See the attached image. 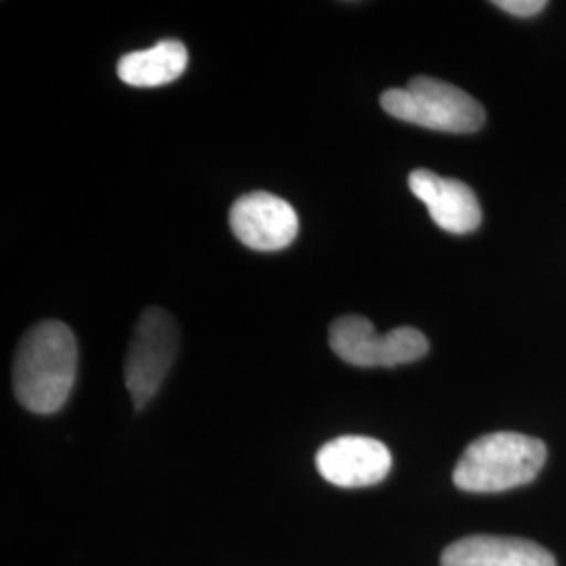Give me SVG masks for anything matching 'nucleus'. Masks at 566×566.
<instances>
[{"label": "nucleus", "instance_id": "nucleus-1", "mask_svg": "<svg viewBox=\"0 0 566 566\" xmlns=\"http://www.w3.org/2000/svg\"><path fill=\"white\" fill-rule=\"evenodd\" d=\"M76 371L78 344L72 329L61 322L36 324L15 353V397L32 413H57L74 390Z\"/></svg>", "mask_w": 566, "mask_h": 566}, {"label": "nucleus", "instance_id": "nucleus-2", "mask_svg": "<svg viewBox=\"0 0 566 566\" xmlns=\"http://www.w3.org/2000/svg\"><path fill=\"white\" fill-rule=\"evenodd\" d=\"M546 460L544 441L521 432H491L465 449L453 483L465 493H502L533 483Z\"/></svg>", "mask_w": 566, "mask_h": 566}, {"label": "nucleus", "instance_id": "nucleus-3", "mask_svg": "<svg viewBox=\"0 0 566 566\" xmlns=\"http://www.w3.org/2000/svg\"><path fill=\"white\" fill-rule=\"evenodd\" d=\"M380 105L397 120L453 135L476 133L485 124L481 103L462 88L430 76H416L405 88H388Z\"/></svg>", "mask_w": 566, "mask_h": 566}, {"label": "nucleus", "instance_id": "nucleus-4", "mask_svg": "<svg viewBox=\"0 0 566 566\" xmlns=\"http://www.w3.org/2000/svg\"><path fill=\"white\" fill-rule=\"evenodd\" d=\"M179 350V329L175 319L158 306L143 311L124 361V385L135 409L158 395Z\"/></svg>", "mask_w": 566, "mask_h": 566}, {"label": "nucleus", "instance_id": "nucleus-5", "mask_svg": "<svg viewBox=\"0 0 566 566\" xmlns=\"http://www.w3.org/2000/svg\"><path fill=\"white\" fill-rule=\"evenodd\" d=\"M329 346L344 364L355 367H397L422 359L430 344L416 327H397L378 334L359 315H344L329 327Z\"/></svg>", "mask_w": 566, "mask_h": 566}, {"label": "nucleus", "instance_id": "nucleus-6", "mask_svg": "<svg viewBox=\"0 0 566 566\" xmlns=\"http://www.w3.org/2000/svg\"><path fill=\"white\" fill-rule=\"evenodd\" d=\"M229 223L243 245L259 252L283 250L298 235L296 210L266 191L242 196L229 212Z\"/></svg>", "mask_w": 566, "mask_h": 566}, {"label": "nucleus", "instance_id": "nucleus-7", "mask_svg": "<svg viewBox=\"0 0 566 566\" xmlns=\"http://www.w3.org/2000/svg\"><path fill=\"white\" fill-rule=\"evenodd\" d=\"M315 464L327 483L359 489L382 483L392 468V455L382 441L348 434L325 443Z\"/></svg>", "mask_w": 566, "mask_h": 566}, {"label": "nucleus", "instance_id": "nucleus-8", "mask_svg": "<svg viewBox=\"0 0 566 566\" xmlns=\"http://www.w3.org/2000/svg\"><path fill=\"white\" fill-rule=\"evenodd\" d=\"M409 189L426 203L432 221L447 233H472L483 221L476 193L465 182L447 179L430 170H413L409 175Z\"/></svg>", "mask_w": 566, "mask_h": 566}, {"label": "nucleus", "instance_id": "nucleus-9", "mask_svg": "<svg viewBox=\"0 0 566 566\" xmlns=\"http://www.w3.org/2000/svg\"><path fill=\"white\" fill-rule=\"evenodd\" d=\"M441 566H556V560L528 539L472 535L446 547Z\"/></svg>", "mask_w": 566, "mask_h": 566}, {"label": "nucleus", "instance_id": "nucleus-10", "mask_svg": "<svg viewBox=\"0 0 566 566\" xmlns=\"http://www.w3.org/2000/svg\"><path fill=\"white\" fill-rule=\"evenodd\" d=\"M189 53L179 41H160L151 49L128 53L118 61V76L137 88H156L177 81L187 70Z\"/></svg>", "mask_w": 566, "mask_h": 566}, {"label": "nucleus", "instance_id": "nucleus-11", "mask_svg": "<svg viewBox=\"0 0 566 566\" xmlns=\"http://www.w3.org/2000/svg\"><path fill=\"white\" fill-rule=\"evenodd\" d=\"M495 7L514 18H533L546 9V0H497Z\"/></svg>", "mask_w": 566, "mask_h": 566}]
</instances>
